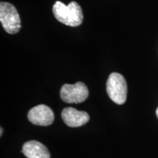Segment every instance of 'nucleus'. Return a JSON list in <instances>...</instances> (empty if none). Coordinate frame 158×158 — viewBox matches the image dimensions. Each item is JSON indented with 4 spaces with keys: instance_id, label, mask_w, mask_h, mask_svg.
Returning <instances> with one entry per match:
<instances>
[{
    "instance_id": "nucleus-1",
    "label": "nucleus",
    "mask_w": 158,
    "mask_h": 158,
    "mask_svg": "<svg viewBox=\"0 0 158 158\" xmlns=\"http://www.w3.org/2000/svg\"><path fill=\"white\" fill-rule=\"evenodd\" d=\"M52 10L57 21L67 26L78 27L83 22L82 9L76 2H71L68 5H65L58 1L53 6Z\"/></svg>"
},
{
    "instance_id": "nucleus-2",
    "label": "nucleus",
    "mask_w": 158,
    "mask_h": 158,
    "mask_svg": "<svg viewBox=\"0 0 158 158\" xmlns=\"http://www.w3.org/2000/svg\"><path fill=\"white\" fill-rule=\"evenodd\" d=\"M106 90L110 100L118 105L124 103L127 99V86L125 79L121 74L113 73L108 77Z\"/></svg>"
},
{
    "instance_id": "nucleus-3",
    "label": "nucleus",
    "mask_w": 158,
    "mask_h": 158,
    "mask_svg": "<svg viewBox=\"0 0 158 158\" xmlns=\"http://www.w3.org/2000/svg\"><path fill=\"white\" fill-rule=\"evenodd\" d=\"M0 21L9 34H15L21 29V18L16 8L10 3H0Z\"/></svg>"
},
{
    "instance_id": "nucleus-4",
    "label": "nucleus",
    "mask_w": 158,
    "mask_h": 158,
    "mask_svg": "<svg viewBox=\"0 0 158 158\" xmlns=\"http://www.w3.org/2000/svg\"><path fill=\"white\" fill-rule=\"evenodd\" d=\"M89 95L87 86L83 82L75 84H64L60 90L62 100L68 103H80L85 101Z\"/></svg>"
},
{
    "instance_id": "nucleus-5",
    "label": "nucleus",
    "mask_w": 158,
    "mask_h": 158,
    "mask_svg": "<svg viewBox=\"0 0 158 158\" xmlns=\"http://www.w3.org/2000/svg\"><path fill=\"white\" fill-rule=\"evenodd\" d=\"M28 119L31 123L40 126H48L53 123L54 114L52 110L45 105H38L28 113Z\"/></svg>"
},
{
    "instance_id": "nucleus-6",
    "label": "nucleus",
    "mask_w": 158,
    "mask_h": 158,
    "mask_svg": "<svg viewBox=\"0 0 158 158\" xmlns=\"http://www.w3.org/2000/svg\"><path fill=\"white\" fill-rule=\"evenodd\" d=\"M62 118L64 123L71 127H80L87 123L89 120V116L86 112L71 107L65 108L62 110Z\"/></svg>"
},
{
    "instance_id": "nucleus-7",
    "label": "nucleus",
    "mask_w": 158,
    "mask_h": 158,
    "mask_svg": "<svg viewBox=\"0 0 158 158\" xmlns=\"http://www.w3.org/2000/svg\"><path fill=\"white\" fill-rule=\"evenodd\" d=\"M22 152L27 158H50L48 149L43 143L34 140L23 144Z\"/></svg>"
},
{
    "instance_id": "nucleus-8",
    "label": "nucleus",
    "mask_w": 158,
    "mask_h": 158,
    "mask_svg": "<svg viewBox=\"0 0 158 158\" xmlns=\"http://www.w3.org/2000/svg\"><path fill=\"white\" fill-rule=\"evenodd\" d=\"M0 129H1V130H1V133H0V135H1L2 136V130H3V129H2V128H0Z\"/></svg>"
},
{
    "instance_id": "nucleus-9",
    "label": "nucleus",
    "mask_w": 158,
    "mask_h": 158,
    "mask_svg": "<svg viewBox=\"0 0 158 158\" xmlns=\"http://www.w3.org/2000/svg\"><path fill=\"white\" fill-rule=\"evenodd\" d=\"M156 115H157V118H158V108H157V110H156Z\"/></svg>"
}]
</instances>
